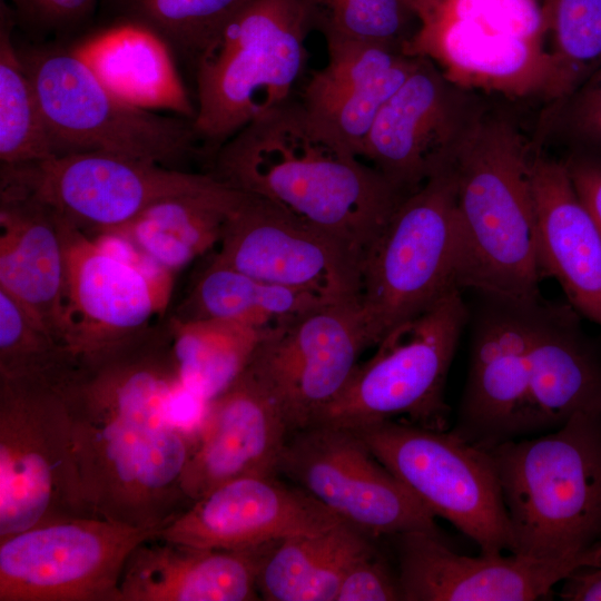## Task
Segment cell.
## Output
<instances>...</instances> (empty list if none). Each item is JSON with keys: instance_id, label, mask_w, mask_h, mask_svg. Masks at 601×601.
<instances>
[{"instance_id": "cell-12", "label": "cell", "mask_w": 601, "mask_h": 601, "mask_svg": "<svg viewBox=\"0 0 601 601\" xmlns=\"http://www.w3.org/2000/svg\"><path fill=\"white\" fill-rule=\"evenodd\" d=\"M156 532L90 515L2 538L0 601H119L128 556Z\"/></svg>"}, {"instance_id": "cell-23", "label": "cell", "mask_w": 601, "mask_h": 601, "mask_svg": "<svg viewBox=\"0 0 601 601\" xmlns=\"http://www.w3.org/2000/svg\"><path fill=\"white\" fill-rule=\"evenodd\" d=\"M578 413L601 414V342L569 303L534 305L525 397V436L563 425Z\"/></svg>"}, {"instance_id": "cell-8", "label": "cell", "mask_w": 601, "mask_h": 601, "mask_svg": "<svg viewBox=\"0 0 601 601\" xmlns=\"http://www.w3.org/2000/svg\"><path fill=\"white\" fill-rule=\"evenodd\" d=\"M457 266L452 167L400 201L364 257L357 298L372 346L394 327L461 290Z\"/></svg>"}, {"instance_id": "cell-5", "label": "cell", "mask_w": 601, "mask_h": 601, "mask_svg": "<svg viewBox=\"0 0 601 601\" xmlns=\"http://www.w3.org/2000/svg\"><path fill=\"white\" fill-rule=\"evenodd\" d=\"M311 31L302 0H250L195 63L194 131L216 150L292 98Z\"/></svg>"}, {"instance_id": "cell-39", "label": "cell", "mask_w": 601, "mask_h": 601, "mask_svg": "<svg viewBox=\"0 0 601 601\" xmlns=\"http://www.w3.org/2000/svg\"><path fill=\"white\" fill-rule=\"evenodd\" d=\"M30 33L66 37L89 23L101 0H1Z\"/></svg>"}, {"instance_id": "cell-13", "label": "cell", "mask_w": 601, "mask_h": 601, "mask_svg": "<svg viewBox=\"0 0 601 601\" xmlns=\"http://www.w3.org/2000/svg\"><path fill=\"white\" fill-rule=\"evenodd\" d=\"M0 188L29 195L95 237L115 231L152 204L196 193L217 179L105 152H79L1 165Z\"/></svg>"}, {"instance_id": "cell-22", "label": "cell", "mask_w": 601, "mask_h": 601, "mask_svg": "<svg viewBox=\"0 0 601 601\" xmlns=\"http://www.w3.org/2000/svg\"><path fill=\"white\" fill-rule=\"evenodd\" d=\"M290 434L275 398L245 370L207 404L184 472L187 499L239 477L274 475Z\"/></svg>"}, {"instance_id": "cell-24", "label": "cell", "mask_w": 601, "mask_h": 601, "mask_svg": "<svg viewBox=\"0 0 601 601\" xmlns=\"http://www.w3.org/2000/svg\"><path fill=\"white\" fill-rule=\"evenodd\" d=\"M531 181L541 277L555 279L566 303L601 327V233L578 196L563 159L535 146Z\"/></svg>"}, {"instance_id": "cell-10", "label": "cell", "mask_w": 601, "mask_h": 601, "mask_svg": "<svg viewBox=\"0 0 601 601\" xmlns=\"http://www.w3.org/2000/svg\"><path fill=\"white\" fill-rule=\"evenodd\" d=\"M90 515L61 390L43 380L0 376V539Z\"/></svg>"}, {"instance_id": "cell-21", "label": "cell", "mask_w": 601, "mask_h": 601, "mask_svg": "<svg viewBox=\"0 0 601 601\" xmlns=\"http://www.w3.org/2000/svg\"><path fill=\"white\" fill-rule=\"evenodd\" d=\"M402 601H531L589 569L575 559H539L519 553L470 556L441 535L407 532L392 536Z\"/></svg>"}, {"instance_id": "cell-17", "label": "cell", "mask_w": 601, "mask_h": 601, "mask_svg": "<svg viewBox=\"0 0 601 601\" xmlns=\"http://www.w3.org/2000/svg\"><path fill=\"white\" fill-rule=\"evenodd\" d=\"M59 218L66 262L65 344L85 357L152 325L167 307L174 275L149 260L125 258Z\"/></svg>"}, {"instance_id": "cell-30", "label": "cell", "mask_w": 601, "mask_h": 601, "mask_svg": "<svg viewBox=\"0 0 601 601\" xmlns=\"http://www.w3.org/2000/svg\"><path fill=\"white\" fill-rule=\"evenodd\" d=\"M239 194V189L217 179L206 189L152 204L129 224L111 233L174 275L217 247Z\"/></svg>"}, {"instance_id": "cell-38", "label": "cell", "mask_w": 601, "mask_h": 601, "mask_svg": "<svg viewBox=\"0 0 601 601\" xmlns=\"http://www.w3.org/2000/svg\"><path fill=\"white\" fill-rule=\"evenodd\" d=\"M551 139L569 152L601 156V67L571 93L544 106L534 142Z\"/></svg>"}, {"instance_id": "cell-18", "label": "cell", "mask_w": 601, "mask_h": 601, "mask_svg": "<svg viewBox=\"0 0 601 601\" xmlns=\"http://www.w3.org/2000/svg\"><path fill=\"white\" fill-rule=\"evenodd\" d=\"M213 258L260 280L329 302L357 298L362 262L331 236L240 190Z\"/></svg>"}, {"instance_id": "cell-40", "label": "cell", "mask_w": 601, "mask_h": 601, "mask_svg": "<svg viewBox=\"0 0 601 601\" xmlns=\"http://www.w3.org/2000/svg\"><path fill=\"white\" fill-rule=\"evenodd\" d=\"M401 599L397 572L375 548L347 571L335 601H396Z\"/></svg>"}, {"instance_id": "cell-34", "label": "cell", "mask_w": 601, "mask_h": 601, "mask_svg": "<svg viewBox=\"0 0 601 601\" xmlns=\"http://www.w3.org/2000/svg\"><path fill=\"white\" fill-rule=\"evenodd\" d=\"M250 0H101L111 23L140 26L194 66Z\"/></svg>"}, {"instance_id": "cell-2", "label": "cell", "mask_w": 601, "mask_h": 601, "mask_svg": "<svg viewBox=\"0 0 601 601\" xmlns=\"http://www.w3.org/2000/svg\"><path fill=\"white\" fill-rule=\"evenodd\" d=\"M532 140L487 111L454 166L461 290L532 302L543 297L536 257Z\"/></svg>"}, {"instance_id": "cell-16", "label": "cell", "mask_w": 601, "mask_h": 601, "mask_svg": "<svg viewBox=\"0 0 601 601\" xmlns=\"http://www.w3.org/2000/svg\"><path fill=\"white\" fill-rule=\"evenodd\" d=\"M370 347L358 298L331 302L266 331L246 371L275 398L293 433L319 420Z\"/></svg>"}, {"instance_id": "cell-11", "label": "cell", "mask_w": 601, "mask_h": 601, "mask_svg": "<svg viewBox=\"0 0 601 601\" xmlns=\"http://www.w3.org/2000/svg\"><path fill=\"white\" fill-rule=\"evenodd\" d=\"M351 430L435 518L473 540L481 553L512 552L511 524L489 450L452 430L405 420Z\"/></svg>"}, {"instance_id": "cell-35", "label": "cell", "mask_w": 601, "mask_h": 601, "mask_svg": "<svg viewBox=\"0 0 601 601\" xmlns=\"http://www.w3.org/2000/svg\"><path fill=\"white\" fill-rule=\"evenodd\" d=\"M78 363L67 345L42 329L0 289V376L38 378L61 387Z\"/></svg>"}, {"instance_id": "cell-1", "label": "cell", "mask_w": 601, "mask_h": 601, "mask_svg": "<svg viewBox=\"0 0 601 601\" xmlns=\"http://www.w3.org/2000/svg\"><path fill=\"white\" fill-rule=\"evenodd\" d=\"M213 156L208 174L331 236L362 264L405 197L293 98Z\"/></svg>"}, {"instance_id": "cell-37", "label": "cell", "mask_w": 601, "mask_h": 601, "mask_svg": "<svg viewBox=\"0 0 601 601\" xmlns=\"http://www.w3.org/2000/svg\"><path fill=\"white\" fill-rule=\"evenodd\" d=\"M311 30L325 41L354 40L400 45L417 22L406 0H302Z\"/></svg>"}, {"instance_id": "cell-19", "label": "cell", "mask_w": 601, "mask_h": 601, "mask_svg": "<svg viewBox=\"0 0 601 601\" xmlns=\"http://www.w3.org/2000/svg\"><path fill=\"white\" fill-rule=\"evenodd\" d=\"M475 295L467 377L452 432L490 450L525 436L529 346L539 299Z\"/></svg>"}, {"instance_id": "cell-9", "label": "cell", "mask_w": 601, "mask_h": 601, "mask_svg": "<svg viewBox=\"0 0 601 601\" xmlns=\"http://www.w3.org/2000/svg\"><path fill=\"white\" fill-rule=\"evenodd\" d=\"M462 293H451L384 335L315 424L353 428L401 417L447 430L445 383L469 322Z\"/></svg>"}, {"instance_id": "cell-29", "label": "cell", "mask_w": 601, "mask_h": 601, "mask_svg": "<svg viewBox=\"0 0 601 601\" xmlns=\"http://www.w3.org/2000/svg\"><path fill=\"white\" fill-rule=\"evenodd\" d=\"M368 535L346 522L270 544L257 571L267 601H335L351 566L374 549Z\"/></svg>"}, {"instance_id": "cell-6", "label": "cell", "mask_w": 601, "mask_h": 601, "mask_svg": "<svg viewBox=\"0 0 601 601\" xmlns=\"http://www.w3.org/2000/svg\"><path fill=\"white\" fill-rule=\"evenodd\" d=\"M56 156L105 152L175 166L197 150L193 121L124 99L73 47L17 46Z\"/></svg>"}, {"instance_id": "cell-32", "label": "cell", "mask_w": 601, "mask_h": 601, "mask_svg": "<svg viewBox=\"0 0 601 601\" xmlns=\"http://www.w3.org/2000/svg\"><path fill=\"white\" fill-rule=\"evenodd\" d=\"M183 386L205 403L225 392L246 370L266 331L221 319L168 318Z\"/></svg>"}, {"instance_id": "cell-31", "label": "cell", "mask_w": 601, "mask_h": 601, "mask_svg": "<svg viewBox=\"0 0 601 601\" xmlns=\"http://www.w3.org/2000/svg\"><path fill=\"white\" fill-rule=\"evenodd\" d=\"M327 303L313 294L252 277L211 257L174 316L229 321L269 331Z\"/></svg>"}, {"instance_id": "cell-3", "label": "cell", "mask_w": 601, "mask_h": 601, "mask_svg": "<svg viewBox=\"0 0 601 601\" xmlns=\"http://www.w3.org/2000/svg\"><path fill=\"white\" fill-rule=\"evenodd\" d=\"M508 511L513 549L539 559L601 566V414L489 450Z\"/></svg>"}, {"instance_id": "cell-33", "label": "cell", "mask_w": 601, "mask_h": 601, "mask_svg": "<svg viewBox=\"0 0 601 601\" xmlns=\"http://www.w3.org/2000/svg\"><path fill=\"white\" fill-rule=\"evenodd\" d=\"M14 20L1 1L0 160L21 165L55 157L35 87L13 41Z\"/></svg>"}, {"instance_id": "cell-36", "label": "cell", "mask_w": 601, "mask_h": 601, "mask_svg": "<svg viewBox=\"0 0 601 601\" xmlns=\"http://www.w3.org/2000/svg\"><path fill=\"white\" fill-rule=\"evenodd\" d=\"M542 7L561 99L601 67V0H542Z\"/></svg>"}, {"instance_id": "cell-7", "label": "cell", "mask_w": 601, "mask_h": 601, "mask_svg": "<svg viewBox=\"0 0 601 601\" xmlns=\"http://www.w3.org/2000/svg\"><path fill=\"white\" fill-rule=\"evenodd\" d=\"M69 418L83 496L95 516L158 531L190 503L183 477L196 435L164 416Z\"/></svg>"}, {"instance_id": "cell-42", "label": "cell", "mask_w": 601, "mask_h": 601, "mask_svg": "<svg viewBox=\"0 0 601 601\" xmlns=\"http://www.w3.org/2000/svg\"><path fill=\"white\" fill-rule=\"evenodd\" d=\"M559 597L564 601H601V566L578 571L565 579Z\"/></svg>"}, {"instance_id": "cell-41", "label": "cell", "mask_w": 601, "mask_h": 601, "mask_svg": "<svg viewBox=\"0 0 601 601\" xmlns=\"http://www.w3.org/2000/svg\"><path fill=\"white\" fill-rule=\"evenodd\" d=\"M563 161L578 196L601 233V156L569 152Z\"/></svg>"}, {"instance_id": "cell-20", "label": "cell", "mask_w": 601, "mask_h": 601, "mask_svg": "<svg viewBox=\"0 0 601 601\" xmlns=\"http://www.w3.org/2000/svg\"><path fill=\"white\" fill-rule=\"evenodd\" d=\"M342 521L304 490L274 475L239 477L194 500L155 538L198 549L240 551L323 531Z\"/></svg>"}, {"instance_id": "cell-28", "label": "cell", "mask_w": 601, "mask_h": 601, "mask_svg": "<svg viewBox=\"0 0 601 601\" xmlns=\"http://www.w3.org/2000/svg\"><path fill=\"white\" fill-rule=\"evenodd\" d=\"M73 48L108 88L129 102L194 119L196 108L171 52L151 31L132 23H111Z\"/></svg>"}, {"instance_id": "cell-26", "label": "cell", "mask_w": 601, "mask_h": 601, "mask_svg": "<svg viewBox=\"0 0 601 601\" xmlns=\"http://www.w3.org/2000/svg\"><path fill=\"white\" fill-rule=\"evenodd\" d=\"M0 289L65 344L66 262L60 218L42 201L7 188H0Z\"/></svg>"}, {"instance_id": "cell-25", "label": "cell", "mask_w": 601, "mask_h": 601, "mask_svg": "<svg viewBox=\"0 0 601 601\" xmlns=\"http://www.w3.org/2000/svg\"><path fill=\"white\" fill-rule=\"evenodd\" d=\"M326 45L327 63L312 72L299 100L359 157L377 115L420 58L394 43L337 40Z\"/></svg>"}, {"instance_id": "cell-27", "label": "cell", "mask_w": 601, "mask_h": 601, "mask_svg": "<svg viewBox=\"0 0 601 601\" xmlns=\"http://www.w3.org/2000/svg\"><path fill=\"white\" fill-rule=\"evenodd\" d=\"M270 544L229 551L147 539L126 561L119 601L258 600V565Z\"/></svg>"}, {"instance_id": "cell-14", "label": "cell", "mask_w": 601, "mask_h": 601, "mask_svg": "<svg viewBox=\"0 0 601 601\" xmlns=\"http://www.w3.org/2000/svg\"><path fill=\"white\" fill-rule=\"evenodd\" d=\"M277 472L368 536L441 535L432 512L348 427L319 423L293 432Z\"/></svg>"}, {"instance_id": "cell-4", "label": "cell", "mask_w": 601, "mask_h": 601, "mask_svg": "<svg viewBox=\"0 0 601 601\" xmlns=\"http://www.w3.org/2000/svg\"><path fill=\"white\" fill-rule=\"evenodd\" d=\"M417 26L403 51L464 88L510 99L560 97L542 0H406Z\"/></svg>"}, {"instance_id": "cell-15", "label": "cell", "mask_w": 601, "mask_h": 601, "mask_svg": "<svg viewBox=\"0 0 601 601\" xmlns=\"http://www.w3.org/2000/svg\"><path fill=\"white\" fill-rule=\"evenodd\" d=\"M418 58L377 115L359 156L404 196L454 166L489 109L481 92L456 85L431 60Z\"/></svg>"}]
</instances>
